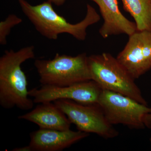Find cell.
I'll list each match as a JSON object with an SVG mask.
<instances>
[{
    "instance_id": "6da1fadb",
    "label": "cell",
    "mask_w": 151,
    "mask_h": 151,
    "mask_svg": "<svg viewBox=\"0 0 151 151\" xmlns=\"http://www.w3.org/2000/svg\"><path fill=\"white\" fill-rule=\"evenodd\" d=\"M34 47L17 51L6 50L0 58V105L6 109L14 107L23 111L32 109L33 100L29 97L26 76L21 65L34 58Z\"/></svg>"
},
{
    "instance_id": "7a4b0ae2",
    "label": "cell",
    "mask_w": 151,
    "mask_h": 151,
    "mask_svg": "<svg viewBox=\"0 0 151 151\" xmlns=\"http://www.w3.org/2000/svg\"><path fill=\"white\" fill-rule=\"evenodd\" d=\"M23 12L41 35L50 40H55L60 34L67 33L78 40L86 38V29L97 23L100 17L95 9L87 5V12L84 19L72 24L57 13L52 3L48 1L33 6L26 0H18Z\"/></svg>"
},
{
    "instance_id": "3957f363",
    "label": "cell",
    "mask_w": 151,
    "mask_h": 151,
    "mask_svg": "<svg viewBox=\"0 0 151 151\" xmlns=\"http://www.w3.org/2000/svg\"><path fill=\"white\" fill-rule=\"evenodd\" d=\"M92 80L103 89L120 93L147 105L135 79L117 58L110 53L88 56Z\"/></svg>"
},
{
    "instance_id": "277c9868",
    "label": "cell",
    "mask_w": 151,
    "mask_h": 151,
    "mask_svg": "<svg viewBox=\"0 0 151 151\" xmlns=\"http://www.w3.org/2000/svg\"><path fill=\"white\" fill-rule=\"evenodd\" d=\"M88 56L86 53L76 56L56 53L52 60L35 61L42 85L63 86L92 80Z\"/></svg>"
},
{
    "instance_id": "5b68a950",
    "label": "cell",
    "mask_w": 151,
    "mask_h": 151,
    "mask_svg": "<svg viewBox=\"0 0 151 151\" xmlns=\"http://www.w3.org/2000/svg\"><path fill=\"white\" fill-rule=\"evenodd\" d=\"M98 104L111 125L122 124L131 129L146 128L144 119L151 108L120 93L103 89Z\"/></svg>"
},
{
    "instance_id": "8992f818",
    "label": "cell",
    "mask_w": 151,
    "mask_h": 151,
    "mask_svg": "<svg viewBox=\"0 0 151 151\" xmlns=\"http://www.w3.org/2000/svg\"><path fill=\"white\" fill-rule=\"evenodd\" d=\"M53 103L78 131L93 133L107 139L116 138L119 134L108 122L98 104H81L68 100H57Z\"/></svg>"
},
{
    "instance_id": "52a82bcc",
    "label": "cell",
    "mask_w": 151,
    "mask_h": 151,
    "mask_svg": "<svg viewBox=\"0 0 151 151\" xmlns=\"http://www.w3.org/2000/svg\"><path fill=\"white\" fill-rule=\"evenodd\" d=\"M103 89L93 80L83 81L69 86L42 85L39 89L29 90L34 103L53 102L57 100H73L84 104H97Z\"/></svg>"
},
{
    "instance_id": "ba28073f",
    "label": "cell",
    "mask_w": 151,
    "mask_h": 151,
    "mask_svg": "<svg viewBox=\"0 0 151 151\" xmlns=\"http://www.w3.org/2000/svg\"><path fill=\"white\" fill-rule=\"evenodd\" d=\"M116 58L135 80L147 73L151 69V32L137 30L129 36Z\"/></svg>"
},
{
    "instance_id": "9c48e42d",
    "label": "cell",
    "mask_w": 151,
    "mask_h": 151,
    "mask_svg": "<svg viewBox=\"0 0 151 151\" xmlns=\"http://www.w3.org/2000/svg\"><path fill=\"white\" fill-rule=\"evenodd\" d=\"M89 136L80 131L41 129L30 134L29 145L32 151H60Z\"/></svg>"
},
{
    "instance_id": "30bf717a",
    "label": "cell",
    "mask_w": 151,
    "mask_h": 151,
    "mask_svg": "<svg viewBox=\"0 0 151 151\" xmlns=\"http://www.w3.org/2000/svg\"><path fill=\"white\" fill-rule=\"evenodd\" d=\"M92 1L99 6L104 19V23L99 30L104 38L122 34L130 36L137 30L135 22L130 21L121 12L118 0Z\"/></svg>"
},
{
    "instance_id": "8fae6325",
    "label": "cell",
    "mask_w": 151,
    "mask_h": 151,
    "mask_svg": "<svg viewBox=\"0 0 151 151\" xmlns=\"http://www.w3.org/2000/svg\"><path fill=\"white\" fill-rule=\"evenodd\" d=\"M18 118L32 122L40 129H45L65 131L70 129L71 124L66 115L52 102L40 103Z\"/></svg>"
},
{
    "instance_id": "7c38bea8",
    "label": "cell",
    "mask_w": 151,
    "mask_h": 151,
    "mask_svg": "<svg viewBox=\"0 0 151 151\" xmlns=\"http://www.w3.org/2000/svg\"><path fill=\"white\" fill-rule=\"evenodd\" d=\"M124 9L134 19L138 31L151 32V0H122Z\"/></svg>"
},
{
    "instance_id": "4fadbf2b",
    "label": "cell",
    "mask_w": 151,
    "mask_h": 151,
    "mask_svg": "<svg viewBox=\"0 0 151 151\" xmlns=\"http://www.w3.org/2000/svg\"><path fill=\"white\" fill-rule=\"evenodd\" d=\"M22 22L20 18L16 15L11 14L6 18L0 22V44L6 45L7 43V37L9 35L11 29Z\"/></svg>"
},
{
    "instance_id": "5bb4252c",
    "label": "cell",
    "mask_w": 151,
    "mask_h": 151,
    "mask_svg": "<svg viewBox=\"0 0 151 151\" xmlns=\"http://www.w3.org/2000/svg\"><path fill=\"white\" fill-rule=\"evenodd\" d=\"M144 123L146 128L151 130V112L146 115L144 119Z\"/></svg>"
},
{
    "instance_id": "9a60e30c",
    "label": "cell",
    "mask_w": 151,
    "mask_h": 151,
    "mask_svg": "<svg viewBox=\"0 0 151 151\" xmlns=\"http://www.w3.org/2000/svg\"><path fill=\"white\" fill-rule=\"evenodd\" d=\"M12 151H32L29 145L21 147L16 148L12 150Z\"/></svg>"
},
{
    "instance_id": "2e32d148",
    "label": "cell",
    "mask_w": 151,
    "mask_h": 151,
    "mask_svg": "<svg viewBox=\"0 0 151 151\" xmlns=\"http://www.w3.org/2000/svg\"><path fill=\"white\" fill-rule=\"evenodd\" d=\"M48 1L52 4L53 3L57 6H61L64 4L65 0H48Z\"/></svg>"
},
{
    "instance_id": "e0dca14e",
    "label": "cell",
    "mask_w": 151,
    "mask_h": 151,
    "mask_svg": "<svg viewBox=\"0 0 151 151\" xmlns=\"http://www.w3.org/2000/svg\"><path fill=\"white\" fill-rule=\"evenodd\" d=\"M150 142L151 143V138H150Z\"/></svg>"
}]
</instances>
